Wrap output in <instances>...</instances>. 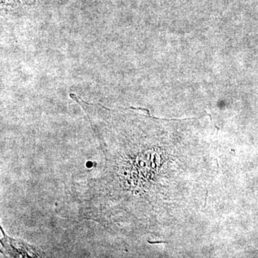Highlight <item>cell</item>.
<instances>
[{
  "mask_svg": "<svg viewBox=\"0 0 258 258\" xmlns=\"http://www.w3.org/2000/svg\"><path fill=\"white\" fill-rule=\"evenodd\" d=\"M208 193H209L208 191H207L206 197H205V205H204V208H206V206H207V201H208Z\"/></svg>",
  "mask_w": 258,
  "mask_h": 258,
  "instance_id": "6da1fadb",
  "label": "cell"
}]
</instances>
